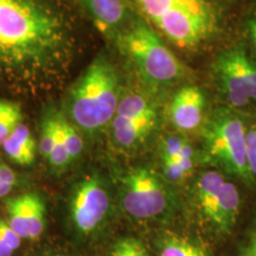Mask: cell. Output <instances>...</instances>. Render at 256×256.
<instances>
[{
  "mask_svg": "<svg viewBox=\"0 0 256 256\" xmlns=\"http://www.w3.org/2000/svg\"><path fill=\"white\" fill-rule=\"evenodd\" d=\"M248 28H249V34H250L252 46H254L256 50V8L252 12L250 17L248 20Z\"/></svg>",
  "mask_w": 256,
  "mask_h": 256,
  "instance_id": "484cf974",
  "label": "cell"
},
{
  "mask_svg": "<svg viewBox=\"0 0 256 256\" xmlns=\"http://www.w3.org/2000/svg\"><path fill=\"white\" fill-rule=\"evenodd\" d=\"M204 104L206 98L200 88L194 86L182 88L171 102V121L178 130L184 132L194 130L203 120Z\"/></svg>",
  "mask_w": 256,
  "mask_h": 256,
  "instance_id": "30bf717a",
  "label": "cell"
},
{
  "mask_svg": "<svg viewBox=\"0 0 256 256\" xmlns=\"http://www.w3.org/2000/svg\"><path fill=\"white\" fill-rule=\"evenodd\" d=\"M8 223L22 240H37L46 229V204L34 192L6 200Z\"/></svg>",
  "mask_w": 256,
  "mask_h": 256,
  "instance_id": "9c48e42d",
  "label": "cell"
},
{
  "mask_svg": "<svg viewBox=\"0 0 256 256\" xmlns=\"http://www.w3.org/2000/svg\"><path fill=\"white\" fill-rule=\"evenodd\" d=\"M0 184L8 185L12 188H14V185L17 184V174H14V170L2 162H0Z\"/></svg>",
  "mask_w": 256,
  "mask_h": 256,
  "instance_id": "d4e9b609",
  "label": "cell"
},
{
  "mask_svg": "<svg viewBox=\"0 0 256 256\" xmlns=\"http://www.w3.org/2000/svg\"><path fill=\"white\" fill-rule=\"evenodd\" d=\"M2 150L11 162L22 166H28L34 162L36 142L26 124H20L2 144Z\"/></svg>",
  "mask_w": 256,
  "mask_h": 256,
  "instance_id": "5bb4252c",
  "label": "cell"
},
{
  "mask_svg": "<svg viewBox=\"0 0 256 256\" xmlns=\"http://www.w3.org/2000/svg\"><path fill=\"white\" fill-rule=\"evenodd\" d=\"M120 100L116 69L106 57L100 56L70 89L69 115L82 130L89 134L98 133L113 121Z\"/></svg>",
  "mask_w": 256,
  "mask_h": 256,
  "instance_id": "3957f363",
  "label": "cell"
},
{
  "mask_svg": "<svg viewBox=\"0 0 256 256\" xmlns=\"http://www.w3.org/2000/svg\"><path fill=\"white\" fill-rule=\"evenodd\" d=\"M14 250L6 243L4 240L0 238V256H12Z\"/></svg>",
  "mask_w": 256,
  "mask_h": 256,
  "instance_id": "83f0119b",
  "label": "cell"
},
{
  "mask_svg": "<svg viewBox=\"0 0 256 256\" xmlns=\"http://www.w3.org/2000/svg\"><path fill=\"white\" fill-rule=\"evenodd\" d=\"M156 114L134 121H112L114 142L121 148L130 150L142 144L154 128Z\"/></svg>",
  "mask_w": 256,
  "mask_h": 256,
  "instance_id": "4fadbf2b",
  "label": "cell"
},
{
  "mask_svg": "<svg viewBox=\"0 0 256 256\" xmlns=\"http://www.w3.org/2000/svg\"><path fill=\"white\" fill-rule=\"evenodd\" d=\"M57 142V116L46 118L43 121L40 130V154L44 158L48 159L54 151Z\"/></svg>",
  "mask_w": 256,
  "mask_h": 256,
  "instance_id": "d6986e66",
  "label": "cell"
},
{
  "mask_svg": "<svg viewBox=\"0 0 256 256\" xmlns=\"http://www.w3.org/2000/svg\"><path fill=\"white\" fill-rule=\"evenodd\" d=\"M69 210L80 234L88 235L100 228L110 210V196L100 179L89 176L80 180L70 197Z\"/></svg>",
  "mask_w": 256,
  "mask_h": 256,
  "instance_id": "ba28073f",
  "label": "cell"
},
{
  "mask_svg": "<svg viewBox=\"0 0 256 256\" xmlns=\"http://www.w3.org/2000/svg\"><path fill=\"white\" fill-rule=\"evenodd\" d=\"M102 34H115L128 18V0H78Z\"/></svg>",
  "mask_w": 256,
  "mask_h": 256,
  "instance_id": "7c38bea8",
  "label": "cell"
},
{
  "mask_svg": "<svg viewBox=\"0 0 256 256\" xmlns=\"http://www.w3.org/2000/svg\"><path fill=\"white\" fill-rule=\"evenodd\" d=\"M186 140L178 136H170L162 144V159H176L186 145Z\"/></svg>",
  "mask_w": 256,
  "mask_h": 256,
  "instance_id": "44dd1931",
  "label": "cell"
},
{
  "mask_svg": "<svg viewBox=\"0 0 256 256\" xmlns=\"http://www.w3.org/2000/svg\"><path fill=\"white\" fill-rule=\"evenodd\" d=\"M168 203V192L151 170L134 168L124 178L122 206L130 216L153 218L164 212Z\"/></svg>",
  "mask_w": 256,
  "mask_h": 256,
  "instance_id": "8992f818",
  "label": "cell"
},
{
  "mask_svg": "<svg viewBox=\"0 0 256 256\" xmlns=\"http://www.w3.org/2000/svg\"><path fill=\"white\" fill-rule=\"evenodd\" d=\"M215 70L220 89L232 107L241 108L256 101V66L241 48L220 54Z\"/></svg>",
  "mask_w": 256,
  "mask_h": 256,
  "instance_id": "52a82bcc",
  "label": "cell"
},
{
  "mask_svg": "<svg viewBox=\"0 0 256 256\" xmlns=\"http://www.w3.org/2000/svg\"><path fill=\"white\" fill-rule=\"evenodd\" d=\"M0 238L16 252L20 247L22 238L10 226L8 220H0Z\"/></svg>",
  "mask_w": 256,
  "mask_h": 256,
  "instance_id": "cb8c5ba5",
  "label": "cell"
},
{
  "mask_svg": "<svg viewBox=\"0 0 256 256\" xmlns=\"http://www.w3.org/2000/svg\"><path fill=\"white\" fill-rule=\"evenodd\" d=\"M20 104L14 101L0 98V147L14 130L22 124Z\"/></svg>",
  "mask_w": 256,
  "mask_h": 256,
  "instance_id": "2e32d148",
  "label": "cell"
},
{
  "mask_svg": "<svg viewBox=\"0 0 256 256\" xmlns=\"http://www.w3.org/2000/svg\"><path fill=\"white\" fill-rule=\"evenodd\" d=\"M159 256H209L206 249L191 240L170 236L160 246Z\"/></svg>",
  "mask_w": 256,
  "mask_h": 256,
  "instance_id": "e0dca14e",
  "label": "cell"
},
{
  "mask_svg": "<svg viewBox=\"0 0 256 256\" xmlns=\"http://www.w3.org/2000/svg\"><path fill=\"white\" fill-rule=\"evenodd\" d=\"M133 2L147 22L183 49L200 46L218 28L220 0H133Z\"/></svg>",
  "mask_w": 256,
  "mask_h": 256,
  "instance_id": "7a4b0ae2",
  "label": "cell"
},
{
  "mask_svg": "<svg viewBox=\"0 0 256 256\" xmlns=\"http://www.w3.org/2000/svg\"><path fill=\"white\" fill-rule=\"evenodd\" d=\"M110 256H150L144 244L136 238H122L115 243Z\"/></svg>",
  "mask_w": 256,
  "mask_h": 256,
  "instance_id": "ffe728a7",
  "label": "cell"
},
{
  "mask_svg": "<svg viewBox=\"0 0 256 256\" xmlns=\"http://www.w3.org/2000/svg\"><path fill=\"white\" fill-rule=\"evenodd\" d=\"M57 130H58V136L72 160L78 158V156L83 151V140L76 127L64 120L63 118L58 116L57 118Z\"/></svg>",
  "mask_w": 256,
  "mask_h": 256,
  "instance_id": "ac0fdd59",
  "label": "cell"
},
{
  "mask_svg": "<svg viewBox=\"0 0 256 256\" xmlns=\"http://www.w3.org/2000/svg\"><path fill=\"white\" fill-rule=\"evenodd\" d=\"M56 256H63V255H56Z\"/></svg>",
  "mask_w": 256,
  "mask_h": 256,
  "instance_id": "f1b7e54d",
  "label": "cell"
},
{
  "mask_svg": "<svg viewBox=\"0 0 256 256\" xmlns=\"http://www.w3.org/2000/svg\"><path fill=\"white\" fill-rule=\"evenodd\" d=\"M66 0H0V82L43 92L62 81L75 54Z\"/></svg>",
  "mask_w": 256,
  "mask_h": 256,
  "instance_id": "6da1fadb",
  "label": "cell"
},
{
  "mask_svg": "<svg viewBox=\"0 0 256 256\" xmlns=\"http://www.w3.org/2000/svg\"><path fill=\"white\" fill-rule=\"evenodd\" d=\"M162 168H164L165 177L174 183L182 182L188 176L180 164L174 159H162Z\"/></svg>",
  "mask_w": 256,
  "mask_h": 256,
  "instance_id": "603a6c76",
  "label": "cell"
},
{
  "mask_svg": "<svg viewBox=\"0 0 256 256\" xmlns=\"http://www.w3.org/2000/svg\"><path fill=\"white\" fill-rule=\"evenodd\" d=\"M242 256H256V230L252 232V238L249 240L247 247H246Z\"/></svg>",
  "mask_w": 256,
  "mask_h": 256,
  "instance_id": "4316f807",
  "label": "cell"
},
{
  "mask_svg": "<svg viewBox=\"0 0 256 256\" xmlns=\"http://www.w3.org/2000/svg\"><path fill=\"white\" fill-rule=\"evenodd\" d=\"M246 147L249 172L252 177H256V126L252 127L246 133Z\"/></svg>",
  "mask_w": 256,
  "mask_h": 256,
  "instance_id": "7402d4cb",
  "label": "cell"
},
{
  "mask_svg": "<svg viewBox=\"0 0 256 256\" xmlns=\"http://www.w3.org/2000/svg\"><path fill=\"white\" fill-rule=\"evenodd\" d=\"M244 124L236 115L220 112L208 124L204 133L206 152L229 174L247 180L248 168Z\"/></svg>",
  "mask_w": 256,
  "mask_h": 256,
  "instance_id": "5b68a950",
  "label": "cell"
},
{
  "mask_svg": "<svg viewBox=\"0 0 256 256\" xmlns=\"http://www.w3.org/2000/svg\"><path fill=\"white\" fill-rule=\"evenodd\" d=\"M154 114V108L152 107L147 98L139 92H127L121 98L113 120L134 121Z\"/></svg>",
  "mask_w": 256,
  "mask_h": 256,
  "instance_id": "9a60e30c",
  "label": "cell"
},
{
  "mask_svg": "<svg viewBox=\"0 0 256 256\" xmlns=\"http://www.w3.org/2000/svg\"><path fill=\"white\" fill-rule=\"evenodd\" d=\"M119 46L140 78L152 87H166L184 75L180 60L145 22H133L120 32Z\"/></svg>",
  "mask_w": 256,
  "mask_h": 256,
  "instance_id": "277c9868",
  "label": "cell"
},
{
  "mask_svg": "<svg viewBox=\"0 0 256 256\" xmlns=\"http://www.w3.org/2000/svg\"><path fill=\"white\" fill-rule=\"evenodd\" d=\"M238 210L240 194L238 188L230 182H224L215 197L202 209V212L220 229L229 232L236 222Z\"/></svg>",
  "mask_w": 256,
  "mask_h": 256,
  "instance_id": "8fae6325",
  "label": "cell"
}]
</instances>
